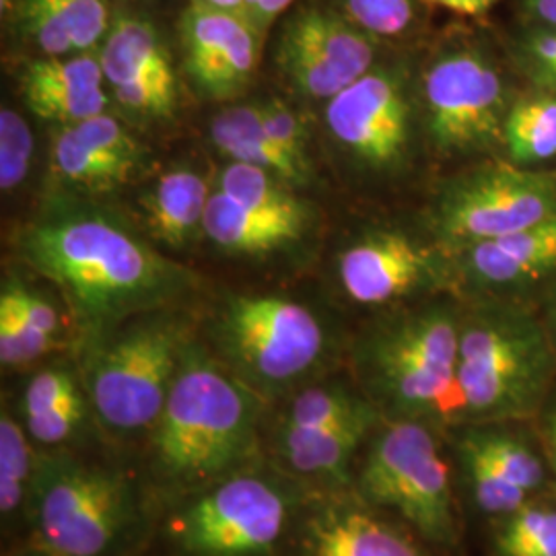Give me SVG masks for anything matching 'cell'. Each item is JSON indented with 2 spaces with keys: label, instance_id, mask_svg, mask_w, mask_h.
Instances as JSON below:
<instances>
[{
  "label": "cell",
  "instance_id": "6da1fadb",
  "mask_svg": "<svg viewBox=\"0 0 556 556\" xmlns=\"http://www.w3.org/2000/svg\"><path fill=\"white\" fill-rule=\"evenodd\" d=\"M17 254L59 289L85 344L126 319L172 307L194 285L188 268L80 199L52 200L23 227Z\"/></svg>",
  "mask_w": 556,
  "mask_h": 556
},
{
  "label": "cell",
  "instance_id": "7a4b0ae2",
  "mask_svg": "<svg viewBox=\"0 0 556 556\" xmlns=\"http://www.w3.org/2000/svg\"><path fill=\"white\" fill-rule=\"evenodd\" d=\"M262 397L194 340L149 431V466L172 493H197L256 452Z\"/></svg>",
  "mask_w": 556,
  "mask_h": 556
},
{
  "label": "cell",
  "instance_id": "3957f363",
  "mask_svg": "<svg viewBox=\"0 0 556 556\" xmlns=\"http://www.w3.org/2000/svg\"><path fill=\"white\" fill-rule=\"evenodd\" d=\"M555 340L532 314L486 303L462 318L454 425L532 417L555 378Z\"/></svg>",
  "mask_w": 556,
  "mask_h": 556
},
{
  "label": "cell",
  "instance_id": "277c9868",
  "mask_svg": "<svg viewBox=\"0 0 556 556\" xmlns=\"http://www.w3.org/2000/svg\"><path fill=\"white\" fill-rule=\"evenodd\" d=\"M462 316L443 303L379 321L358 344V376L383 418L452 422Z\"/></svg>",
  "mask_w": 556,
  "mask_h": 556
},
{
  "label": "cell",
  "instance_id": "5b68a950",
  "mask_svg": "<svg viewBox=\"0 0 556 556\" xmlns=\"http://www.w3.org/2000/svg\"><path fill=\"white\" fill-rule=\"evenodd\" d=\"M190 342V318L165 307L126 319L85 344L83 386L110 433L153 429Z\"/></svg>",
  "mask_w": 556,
  "mask_h": 556
},
{
  "label": "cell",
  "instance_id": "8992f818",
  "mask_svg": "<svg viewBox=\"0 0 556 556\" xmlns=\"http://www.w3.org/2000/svg\"><path fill=\"white\" fill-rule=\"evenodd\" d=\"M211 342L220 365L260 397L305 386L330 353L318 314L280 295L227 299L211 324Z\"/></svg>",
  "mask_w": 556,
  "mask_h": 556
},
{
  "label": "cell",
  "instance_id": "52a82bcc",
  "mask_svg": "<svg viewBox=\"0 0 556 556\" xmlns=\"http://www.w3.org/2000/svg\"><path fill=\"white\" fill-rule=\"evenodd\" d=\"M355 484L365 503L394 511L425 542L456 546L459 526L450 466L431 422L383 418L367 439Z\"/></svg>",
  "mask_w": 556,
  "mask_h": 556
},
{
  "label": "cell",
  "instance_id": "ba28073f",
  "mask_svg": "<svg viewBox=\"0 0 556 556\" xmlns=\"http://www.w3.org/2000/svg\"><path fill=\"white\" fill-rule=\"evenodd\" d=\"M27 507L50 556H108L137 519L126 478L68 454L38 456Z\"/></svg>",
  "mask_w": 556,
  "mask_h": 556
},
{
  "label": "cell",
  "instance_id": "9c48e42d",
  "mask_svg": "<svg viewBox=\"0 0 556 556\" xmlns=\"http://www.w3.org/2000/svg\"><path fill=\"white\" fill-rule=\"evenodd\" d=\"M551 219H556V176L503 161L450 181L433 208V229L447 256Z\"/></svg>",
  "mask_w": 556,
  "mask_h": 556
},
{
  "label": "cell",
  "instance_id": "30bf717a",
  "mask_svg": "<svg viewBox=\"0 0 556 556\" xmlns=\"http://www.w3.org/2000/svg\"><path fill=\"white\" fill-rule=\"evenodd\" d=\"M425 126L439 153L480 151L503 139L507 93L493 56L475 41L445 43L420 79Z\"/></svg>",
  "mask_w": 556,
  "mask_h": 556
},
{
  "label": "cell",
  "instance_id": "8fae6325",
  "mask_svg": "<svg viewBox=\"0 0 556 556\" xmlns=\"http://www.w3.org/2000/svg\"><path fill=\"white\" fill-rule=\"evenodd\" d=\"M293 505L282 482L239 470L202 489L172 519V534L188 556H270Z\"/></svg>",
  "mask_w": 556,
  "mask_h": 556
},
{
  "label": "cell",
  "instance_id": "7c38bea8",
  "mask_svg": "<svg viewBox=\"0 0 556 556\" xmlns=\"http://www.w3.org/2000/svg\"><path fill=\"white\" fill-rule=\"evenodd\" d=\"M379 40L344 13L305 4L278 34V71L301 98L328 101L378 64Z\"/></svg>",
  "mask_w": 556,
  "mask_h": 556
},
{
  "label": "cell",
  "instance_id": "4fadbf2b",
  "mask_svg": "<svg viewBox=\"0 0 556 556\" xmlns=\"http://www.w3.org/2000/svg\"><path fill=\"white\" fill-rule=\"evenodd\" d=\"M326 130L338 149L371 169L402 165L413 140V101L400 66L376 64L326 103Z\"/></svg>",
  "mask_w": 556,
  "mask_h": 556
},
{
  "label": "cell",
  "instance_id": "5bb4252c",
  "mask_svg": "<svg viewBox=\"0 0 556 556\" xmlns=\"http://www.w3.org/2000/svg\"><path fill=\"white\" fill-rule=\"evenodd\" d=\"M337 277L346 298L358 305H390L435 291L450 266L429 245L404 231H371L338 256Z\"/></svg>",
  "mask_w": 556,
  "mask_h": 556
},
{
  "label": "cell",
  "instance_id": "9a60e30c",
  "mask_svg": "<svg viewBox=\"0 0 556 556\" xmlns=\"http://www.w3.org/2000/svg\"><path fill=\"white\" fill-rule=\"evenodd\" d=\"M98 54L105 85L126 114L140 119L176 116L178 75L167 43L151 21L116 13Z\"/></svg>",
  "mask_w": 556,
  "mask_h": 556
},
{
  "label": "cell",
  "instance_id": "2e32d148",
  "mask_svg": "<svg viewBox=\"0 0 556 556\" xmlns=\"http://www.w3.org/2000/svg\"><path fill=\"white\" fill-rule=\"evenodd\" d=\"M262 34L243 15L190 4L179 20L181 64L208 100L241 96L258 66Z\"/></svg>",
  "mask_w": 556,
  "mask_h": 556
},
{
  "label": "cell",
  "instance_id": "e0dca14e",
  "mask_svg": "<svg viewBox=\"0 0 556 556\" xmlns=\"http://www.w3.org/2000/svg\"><path fill=\"white\" fill-rule=\"evenodd\" d=\"M139 139L114 114L60 126L50 147V174L75 194H108L144 167Z\"/></svg>",
  "mask_w": 556,
  "mask_h": 556
},
{
  "label": "cell",
  "instance_id": "ac0fdd59",
  "mask_svg": "<svg viewBox=\"0 0 556 556\" xmlns=\"http://www.w3.org/2000/svg\"><path fill=\"white\" fill-rule=\"evenodd\" d=\"M21 93L41 119L71 126L110 110V93L98 52L41 56L21 73Z\"/></svg>",
  "mask_w": 556,
  "mask_h": 556
},
{
  "label": "cell",
  "instance_id": "d6986e66",
  "mask_svg": "<svg viewBox=\"0 0 556 556\" xmlns=\"http://www.w3.org/2000/svg\"><path fill=\"white\" fill-rule=\"evenodd\" d=\"M301 546L303 556H431L363 498L319 503L303 523Z\"/></svg>",
  "mask_w": 556,
  "mask_h": 556
},
{
  "label": "cell",
  "instance_id": "ffe728a7",
  "mask_svg": "<svg viewBox=\"0 0 556 556\" xmlns=\"http://www.w3.org/2000/svg\"><path fill=\"white\" fill-rule=\"evenodd\" d=\"M312 223L314 211L303 199L291 206L268 208L229 199L213 188L204 217V236L220 252L264 256L298 243Z\"/></svg>",
  "mask_w": 556,
  "mask_h": 556
},
{
  "label": "cell",
  "instance_id": "44dd1931",
  "mask_svg": "<svg viewBox=\"0 0 556 556\" xmlns=\"http://www.w3.org/2000/svg\"><path fill=\"white\" fill-rule=\"evenodd\" d=\"M457 270L484 289H516L556 270V219L457 252Z\"/></svg>",
  "mask_w": 556,
  "mask_h": 556
},
{
  "label": "cell",
  "instance_id": "7402d4cb",
  "mask_svg": "<svg viewBox=\"0 0 556 556\" xmlns=\"http://www.w3.org/2000/svg\"><path fill=\"white\" fill-rule=\"evenodd\" d=\"M383 420L367 413L312 433H277L278 456L298 477L342 489L353 482V459Z\"/></svg>",
  "mask_w": 556,
  "mask_h": 556
},
{
  "label": "cell",
  "instance_id": "603a6c76",
  "mask_svg": "<svg viewBox=\"0 0 556 556\" xmlns=\"http://www.w3.org/2000/svg\"><path fill=\"white\" fill-rule=\"evenodd\" d=\"M213 186L192 167L163 174L142 200L149 236L161 245L181 250L204 233L206 206Z\"/></svg>",
  "mask_w": 556,
  "mask_h": 556
},
{
  "label": "cell",
  "instance_id": "cb8c5ba5",
  "mask_svg": "<svg viewBox=\"0 0 556 556\" xmlns=\"http://www.w3.org/2000/svg\"><path fill=\"white\" fill-rule=\"evenodd\" d=\"M89 406V397L68 369L48 367L23 390L21 422L34 443L56 447L79 433Z\"/></svg>",
  "mask_w": 556,
  "mask_h": 556
},
{
  "label": "cell",
  "instance_id": "d4e9b609",
  "mask_svg": "<svg viewBox=\"0 0 556 556\" xmlns=\"http://www.w3.org/2000/svg\"><path fill=\"white\" fill-rule=\"evenodd\" d=\"M211 142L225 157L266 169L293 188H303L314 178V169L285 153L266 132L260 101L236 103L220 110L211 122Z\"/></svg>",
  "mask_w": 556,
  "mask_h": 556
},
{
  "label": "cell",
  "instance_id": "484cf974",
  "mask_svg": "<svg viewBox=\"0 0 556 556\" xmlns=\"http://www.w3.org/2000/svg\"><path fill=\"white\" fill-rule=\"evenodd\" d=\"M457 445L486 457L503 477L509 478L528 495H534L546 482V468L536 450L503 425H466Z\"/></svg>",
  "mask_w": 556,
  "mask_h": 556
},
{
  "label": "cell",
  "instance_id": "4316f807",
  "mask_svg": "<svg viewBox=\"0 0 556 556\" xmlns=\"http://www.w3.org/2000/svg\"><path fill=\"white\" fill-rule=\"evenodd\" d=\"M376 410L379 408L369 397L342 383L305 386L287 406L278 433H312Z\"/></svg>",
  "mask_w": 556,
  "mask_h": 556
},
{
  "label": "cell",
  "instance_id": "83f0119b",
  "mask_svg": "<svg viewBox=\"0 0 556 556\" xmlns=\"http://www.w3.org/2000/svg\"><path fill=\"white\" fill-rule=\"evenodd\" d=\"M503 140L517 165L556 157V96L542 93L517 101L505 118Z\"/></svg>",
  "mask_w": 556,
  "mask_h": 556
},
{
  "label": "cell",
  "instance_id": "f1b7e54d",
  "mask_svg": "<svg viewBox=\"0 0 556 556\" xmlns=\"http://www.w3.org/2000/svg\"><path fill=\"white\" fill-rule=\"evenodd\" d=\"M36 464L34 439L20 418L4 408L0 415V511L4 519L15 516L23 505L27 507Z\"/></svg>",
  "mask_w": 556,
  "mask_h": 556
},
{
  "label": "cell",
  "instance_id": "f546056e",
  "mask_svg": "<svg viewBox=\"0 0 556 556\" xmlns=\"http://www.w3.org/2000/svg\"><path fill=\"white\" fill-rule=\"evenodd\" d=\"M493 544L497 556H556V507L528 503L501 517Z\"/></svg>",
  "mask_w": 556,
  "mask_h": 556
},
{
  "label": "cell",
  "instance_id": "4dcf8cb0",
  "mask_svg": "<svg viewBox=\"0 0 556 556\" xmlns=\"http://www.w3.org/2000/svg\"><path fill=\"white\" fill-rule=\"evenodd\" d=\"M457 456L475 505L484 516H511L530 503L532 495L516 486L509 478L503 477L486 457L464 445H457Z\"/></svg>",
  "mask_w": 556,
  "mask_h": 556
},
{
  "label": "cell",
  "instance_id": "1f68e13d",
  "mask_svg": "<svg viewBox=\"0 0 556 556\" xmlns=\"http://www.w3.org/2000/svg\"><path fill=\"white\" fill-rule=\"evenodd\" d=\"M2 287L9 289V293L15 299L38 358L50 355L52 351H59L64 342V324L56 303L29 289L17 278H7Z\"/></svg>",
  "mask_w": 556,
  "mask_h": 556
},
{
  "label": "cell",
  "instance_id": "d6a6232c",
  "mask_svg": "<svg viewBox=\"0 0 556 556\" xmlns=\"http://www.w3.org/2000/svg\"><path fill=\"white\" fill-rule=\"evenodd\" d=\"M60 27L73 41L75 52H98L112 27L105 0H43Z\"/></svg>",
  "mask_w": 556,
  "mask_h": 556
},
{
  "label": "cell",
  "instance_id": "836d02e7",
  "mask_svg": "<svg viewBox=\"0 0 556 556\" xmlns=\"http://www.w3.org/2000/svg\"><path fill=\"white\" fill-rule=\"evenodd\" d=\"M34 135L27 119L13 108L0 110V190L13 192L29 176Z\"/></svg>",
  "mask_w": 556,
  "mask_h": 556
},
{
  "label": "cell",
  "instance_id": "e575fe53",
  "mask_svg": "<svg viewBox=\"0 0 556 556\" xmlns=\"http://www.w3.org/2000/svg\"><path fill=\"white\" fill-rule=\"evenodd\" d=\"M344 13L374 38H396L415 21V0H340Z\"/></svg>",
  "mask_w": 556,
  "mask_h": 556
},
{
  "label": "cell",
  "instance_id": "d590c367",
  "mask_svg": "<svg viewBox=\"0 0 556 556\" xmlns=\"http://www.w3.org/2000/svg\"><path fill=\"white\" fill-rule=\"evenodd\" d=\"M260 112H262V122L266 132L273 137L278 147L289 153L293 160L299 161L301 165L312 167L309 160V137L305 122L299 116L298 112L278 98H268L260 101Z\"/></svg>",
  "mask_w": 556,
  "mask_h": 556
},
{
  "label": "cell",
  "instance_id": "8d00e7d4",
  "mask_svg": "<svg viewBox=\"0 0 556 556\" xmlns=\"http://www.w3.org/2000/svg\"><path fill=\"white\" fill-rule=\"evenodd\" d=\"M38 361V353L21 318L20 307L9 289L0 291V363L4 369H17Z\"/></svg>",
  "mask_w": 556,
  "mask_h": 556
},
{
  "label": "cell",
  "instance_id": "74e56055",
  "mask_svg": "<svg viewBox=\"0 0 556 556\" xmlns=\"http://www.w3.org/2000/svg\"><path fill=\"white\" fill-rule=\"evenodd\" d=\"M521 62L526 73L556 62V27H544L521 40Z\"/></svg>",
  "mask_w": 556,
  "mask_h": 556
},
{
  "label": "cell",
  "instance_id": "f35d334b",
  "mask_svg": "<svg viewBox=\"0 0 556 556\" xmlns=\"http://www.w3.org/2000/svg\"><path fill=\"white\" fill-rule=\"evenodd\" d=\"M295 0H245V17L264 34L275 21L293 7Z\"/></svg>",
  "mask_w": 556,
  "mask_h": 556
},
{
  "label": "cell",
  "instance_id": "ab89813d",
  "mask_svg": "<svg viewBox=\"0 0 556 556\" xmlns=\"http://www.w3.org/2000/svg\"><path fill=\"white\" fill-rule=\"evenodd\" d=\"M429 4H435L441 9H447L457 15H466V17H477L486 13L489 9H493L498 0H425Z\"/></svg>",
  "mask_w": 556,
  "mask_h": 556
},
{
  "label": "cell",
  "instance_id": "60d3db41",
  "mask_svg": "<svg viewBox=\"0 0 556 556\" xmlns=\"http://www.w3.org/2000/svg\"><path fill=\"white\" fill-rule=\"evenodd\" d=\"M528 9L546 27H556V0H528Z\"/></svg>",
  "mask_w": 556,
  "mask_h": 556
},
{
  "label": "cell",
  "instance_id": "b9f144b4",
  "mask_svg": "<svg viewBox=\"0 0 556 556\" xmlns=\"http://www.w3.org/2000/svg\"><path fill=\"white\" fill-rule=\"evenodd\" d=\"M528 77L532 79V83L536 85L538 89L546 91V93H556V62L555 64H548V66H542L536 71H530Z\"/></svg>",
  "mask_w": 556,
  "mask_h": 556
},
{
  "label": "cell",
  "instance_id": "7bdbcfd3",
  "mask_svg": "<svg viewBox=\"0 0 556 556\" xmlns=\"http://www.w3.org/2000/svg\"><path fill=\"white\" fill-rule=\"evenodd\" d=\"M190 4H199L204 9H213V11H223V13H233V15L245 17V0H190Z\"/></svg>",
  "mask_w": 556,
  "mask_h": 556
},
{
  "label": "cell",
  "instance_id": "ee69618b",
  "mask_svg": "<svg viewBox=\"0 0 556 556\" xmlns=\"http://www.w3.org/2000/svg\"><path fill=\"white\" fill-rule=\"evenodd\" d=\"M546 447H548V456H551V464L556 470V410L548 418L546 422Z\"/></svg>",
  "mask_w": 556,
  "mask_h": 556
},
{
  "label": "cell",
  "instance_id": "f6af8a7d",
  "mask_svg": "<svg viewBox=\"0 0 556 556\" xmlns=\"http://www.w3.org/2000/svg\"><path fill=\"white\" fill-rule=\"evenodd\" d=\"M21 0H0V9H2V15L15 11V7L20 4Z\"/></svg>",
  "mask_w": 556,
  "mask_h": 556
},
{
  "label": "cell",
  "instance_id": "bcb514c9",
  "mask_svg": "<svg viewBox=\"0 0 556 556\" xmlns=\"http://www.w3.org/2000/svg\"><path fill=\"white\" fill-rule=\"evenodd\" d=\"M551 319H553V340L556 338V299L553 303V312H551Z\"/></svg>",
  "mask_w": 556,
  "mask_h": 556
},
{
  "label": "cell",
  "instance_id": "7dc6e473",
  "mask_svg": "<svg viewBox=\"0 0 556 556\" xmlns=\"http://www.w3.org/2000/svg\"><path fill=\"white\" fill-rule=\"evenodd\" d=\"M21 556H50V555H46V553H43V551H40V548H38V551H36V553H27V555H21Z\"/></svg>",
  "mask_w": 556,
  "mask_h": 556
}]
</instances>
